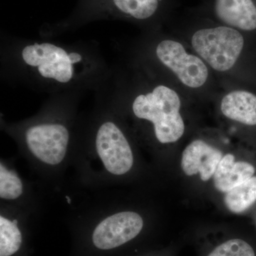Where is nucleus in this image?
<instances>
[{
	"instance_id": "obj_4",
	"label": "nucleus",
	"mask_w": 256,
	"mask_h": 256,
	"mask_svg": "<svg viewBox=\"0 0 256 256\" xmlns=\"http://www.w3.org/2000/svg\"><path fill=\"white\" fill-rule=\"evenodd\" d=\"M57 118H42L24 130V140L30 152L42 162L60 164L65 158L72 132L68 124Z\"/></svg>"
},
{
	"instance_id": "obj_1",
	"label": "nucleus",
	"mask_w": 256,
	"mask_h": 256,
	"mask_svg": "<svg viewBox=\"0 0 256 256\" xmlns=\"http://www.w3.org/2000/svg\"><path fill=\"white\" fill-rule=\"evenodd\" d=\"M0 50L1 75L5 80L50 95L100 92L112 74L94 42L4 36Z\"/></svg>"
},
{
	"instance_id": "obj_3",
	"label": "nucleus",
	"mask_w": 256,
	"mask_h": 256,
	"mask_svg": "<svg viewBox=\"0 0 256 256\" xmlns=\"http://www.w3.org/2000/svg\"><path fill=\"white\" fill-rule=\"evenodd\" d=\"M192 44L212 68L224 72L236 63L244 48V38L238 30L222 25L198 30L192 36Z\"/></svg>"
},
{
	"instance_id": "obj_8",
	"label": "nucleus",
	"mask_w": 256,
	"mask_h": 256,
	"mask_svg": "<svg viewBox=\"0 0 256 256\" xmlns=\"http://www.w3.org/2000/svg\"><path fill=\"white\" fill-rule=\"evenodd\" d=\"M223 156V153L220 150L205 141L196 140L184 150L182 169L188 176L200 173L202 181L206 182L214 176Z\"/></svg>"
},
{
	"instance_id": "obj_15",
	"label": "nucleus",
	"mask_w": 256,
	"mask_h": 256,
	"mask_svg": "<svg viewBox=\"0 0 256 256\" xmlns=\"http://www.w3.org/2000/svg\"><path fill=\"white\" fill-rule=\"evenodd\" d=\"M206 256H256V252L248 242L234 238L217 246Z\"/></svg>"
},
{
	"instance_id": "obj_12",
	"label": "nucleus",
	"mask_w": 256,
	"mask_h": 256,
	"mask_svg": "<svg viewBox=\"0 0 256 256\" xmlns=\"http://www.w3.org/2000/svg\"><path fill=\"white\" fill-rule=\"evenodd\" d=\"M256 202V176L226 193L224 203L230 212L240 214L245 212Z\"/></svg>"
},
{
	"instance_id": "obj_9",
	"label": "nucleus",
	"mask_w": 256,
	"mask_h": 256,
	"mask_svg": "<svg viewBox=\"0 0 256 256\" xmlns=\"http://www.w3.org/2000/svg\"><path fill=\"white\" fill-rule=\"evenodd\" d=\"M212 12L224 25L242 31L256 30V4L254 0H213Z\"/></svg>"
},
{
	"instance_id": "obj_13",
	"label": "nucleus",
	"mask_w": 256,
	"mask_h": 256,
	"mask_svg": "<svg viewBox=\"0 0 256 256\" xmlns=\"http://www.w3.org/2000/svg\"><path fill=\"white\" fill-rule=\"evenodd\" d=\"M18 220L0 216V256H11L20 250L22 237Z\"/></svg>"
},
{
	"instance_id": "obj_6",
	"label": "nucleus",
	"mask_w": 256,
	"mask_h": 256,
	"mask_svg": "<svg viewBox=\"0 0 256 256\" xmlns=\"http://www.w3.org/2000/svg\"><path fill=\"white\" fill-rule=\"evenodd\" d=\"M154 52L160 63L174 72L186 86L197 88L206 82L208 76L206 66L201 58L188 54L182 44L162 40L156 44Z\"/></svg>"
},
{
	"instance_id": "obj_14",
	"label": "nucleus",
	"mask_w": 256,
	"mask_h": 256,
	"mask_svg": "<svg viewBox=\"0 0 256 256\" xmlns=\"http://www.w3.org/2000/svg\"><path fill=\"white\" fill-rule=\"evenodd\" d=\"M23 192L22 180L14 171L0 165V197L4 200H16Z\"/></svg>"
},
{
	"instance_id": "obj_10",
	"label": "nucleus",
	"mask_w": 256,
	"mask_h": 256,
	"mask_svg": "<svg viewBox=\"0 0 256 256\" xmlns=\"http://www.w3.org/2000/svg\"><path fill=\"white\" fill-rule=\"evenodd\" d=\"M255 171V168L250 163L236 162L233 154H226L214 174L215 188L220 192L227 193L254 176Z\"/></svg>"
},
{
	"instance_id": "obj_11",
	"label": "nucleus",
	"mask_w": 256,
	"mask_h": 256,
	"mask_svg": "<svg viewBox=\"0 0 256 256\" xmlns=\"http://www.w3.org/2000/svg\"><path fill=\"white\" fill-rule=\"evenodd\" d=\"M222 114L230 120L246 126H256V96L245 90H235L223 98Z\"/></svg>"
},
{
	"instance_id": "obj_7",
	"label": "nucleus",
	"mask_w": 256,
	"mask_h": 256,
	"mask_svg": "<svg viewBox=\"0 0 256 256\" xmlns=\"http://www.w3.org/2000/svg\"><path fill=\"white\" fill-rule=\"evenodd\" d=\"M144 222L133 212H122L110 216L96 226L92 242L100 250H110L132 240L140 233Z\"/></svg>"
},
{
	"instance_id": "obj_16",
	"label": "nucleus",
	"mask_w": 256,
	"mask_h": 256,
	"mask_svg": "<svg viewBox=\"0 0 256 256\" xmlns=\"http://www.w3.org/2000/svg\"><path fill=\"white\" fill-rule=\"evenodd\" d=\"M66 198H67V201H68V203L70 204V198H69L68 196H66Z\"/></svg>"
},
{
	"instance_id": "obj_5",
	"label": "nucleus",
	"mask_w": 256,
	"mask_h": 256,
	"mask_svg": "<svg viewBox=\"0 0 256 256\" xmlns=\"http://www.w3.org/2000/svg\"><path fill=\"white\" fill-rule=\"evenodd\" d=\"M94 144L106 170L112 174L124 175L132 168L134 158L124 131L112 118L98 124Z\"/></svg>"
},
{
	"instance_id": "obj_2",
	"label": "nucleus",
	"mask_w": 256,
	"mask_h": 256,
	"mask_svg": "<svg viewBox=\"0 0 256 256\" xmlns=\"http://www.w3.org/2000/svg\"><path fill=\"white\" fill-rule=\"evenodd\" d=\"M178 94L164 85L134 96L131 110L134 117L152 124L154 136L162 144L176 142L184 132Z\"/></svg>"
}]
</instances>
